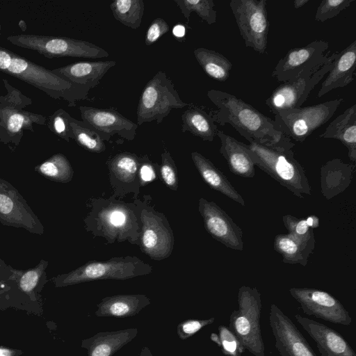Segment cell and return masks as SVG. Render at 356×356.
<instances>
[{"label":"cell","instance_id":"4316f807","mask_svg":"<svg viewBox=\"0 0 356 356\" xmlns=\"http://www.w3.org/2000/svg\"><path fill=\"white\" fill-rule=\"evenodd\" d=\"M191 158L202 178L211 188L245 206V200L241 195L209 159L197 152H192Z\"/></svg>","mask_w":356,"mask_h":356},{"label":"cell","instance_id":"484cf974","mask_svg":"<svg viewBox=\"0 0 356 356\" xmlns=\"http://www.w3.org/2000/svg\"><path fill=\"white\" fill-rule=\"evenodd\" d=\"M137 334V328L99 332L84 339L81 346L87 350L88 356H112Z\"/></svg>","mask_w":356,"mask_h":356},{"label":"cell","instance_id":"ab89813d","mask_svg":"<svg viewBox=\"0 0 356 356\" xmlns=\"http://www.w3.org/2000/svg\"><path fill=\"white\" fill-rule=\"evenodd\" d=\"M41 172L48 176L56 177L61 174L69 175L70 167L68 162L63 156H59L56 162L47 161L40 166Z\"/></svg>","mask_w":356,"mask_h":356},{"label":"cell","instance_id":"60d3db41","mask_svg":"<svg viewBox=\"0 0 356 356\" xmlns=\"http://www.w3.org/2000/svg\"><path fill=\"white\" fill-rule=\"evenodd\" d=\"M70 116L66 113L62 112L60 114L56 115L54 120V127L55 131L63 137L67 138L72 137V133L70 125Z\"/></svg>","mask_w":356,"mask_h":356},{"label":"cell","instance_id":"d4e9b609","mask_svg":"<svg viewBox=\"0 0 356 356\" xmlns=\"http://www.w3.org/2000/svg\"><path fill=\"white\" fill-rule=\"evenodd\" d=\"M151 303L143 294L116 295L103 298L97 305L98 317H131L138 314Z\"/></svg>","mask_w":356,"mask_h":356},{"label":"cell","instance_id":"9a60e30c","mask_svg":"<svg viewBox=\"0 0 356 356\" xmlns=\"http://www.w3.org/2000/svg\"><path fill=\"white\" fill-rule=\"evenodd\" d=\"M198 211L206 231L212 238L227 248L243 250L241 228L216 203L201 197L198 202Z\"/></svg>","mask_w":356,"mask_h":356},{"label":"cell","instance_id":"f35d334b","mask_svg":"<svg viewBox=\"0 0 356 356\" xmlns=\"http://www.w3.org/2000/svg\"><path fill=\"white\" fill-rule=\"evenodd\" d=\"M170 31V26L168 23L161 17L154 19L149 26L146 35L145 42L149 46L156 42L161 36Z\"/></svg>","mask_w":356,"mask_h":356},{"label":"cell","instance_id":"d590c367","mask_svg":"<svg viewBox=\"0 0 356 356\" xmlns=\"http://www.w3.org/2000/svg\"><path fill=\"white\" fill-rule=\"evenodd\" d=\"M282 220L288 234L304 241L315 239L314 231L309 227L306 218H298L286 214L283 216Z\"/></svg>","mask_w":356,"mask_h":356},{"label":"cell","instance_id":"30bf717a","mask_svg":"<svg viewBox=\"0 0 356 356\" xmlns=\"http://www.w3.org/2000/svg\"><path fill=\"white\" fill-rule=\"evenodd\" d=\"M152 267L136 257H114L106 261H92L76 269L63 281L66 284L99 280H124L146 275Z\"/></svg>","mask_w":356,"mask_h":356},{"label":"cell","instance_id":"4fadbf2b","mask_svg":"<svg viewBox=\"0 0 356 356\" xmlns=\"http://www.w3.org/2000/svg\"><path fill=\"white\" fill-rule=\"evenodd\" d=\"M304 314L324 321L350 325L352 318L342 303L330 293L317 289L300 287L289 289Z\"/></svg>","mask_w":356,"mask_h":356},{"label":"cell","instance_id":"d6a6232c","mask_svg":"<svg viewBox=\"0 0 356 356\" xmlns=\"http://www.w3.org/2000/svg\"><path fill=\"white\" fill-rule=\"evenodd\" d=\"M180 12L189 22L191 14L195 12L208 24L216 22L217 12L214 9L215 3L213 0H175Z\"/></svg>","mask_w":356,"mask_h":356},{"label":"cell","instance_id":"681fc988","mask_svg":"<svg viewBox=\"0 0 356 356\" xmlns=\"http://www.w3.org/2000/svg\"><path fill=\"white\" fill-rule=\"evenodd\" d=\"M309 1V0H295L293 1V6L295 8L298 9L305 6Z\"/></svg>","mask_w":356,"mask_h":356},{"label":"cell","instance_id":"e575fe53","mask_svg":"<svg viewBox=\"0 0 356 356\" xmlns=\"http://www.w3.org/2000/svg\"><path fill=\"white\" fill-rule=\"evenodd\" d=\"M355 0H323L318 6L315 19L324 22L332 19L349 7Z\"/></svg>","mask_w":356,"mask_h":356},{"label":"cell","instance_id":"7a4b0ae2","mask_svg":"<svg viewBox=\"0 0 356 356\" xmlns=\"http://www.w3.org/2000/svg\"><path fill=\"white\" fill-rule=\"evenodd\" d=\"M254 163L294 195H312L305 170L295 158V144L284 136L280 143L267 146L254 142L247 145Z\"/></svg>","mask_w":356,"mask_h":356},{"label":"cell","instance_id":"44dd1931","mask_svg":"<svg viewBox=\"0 0 356 356\" xmlns=\"http://www.w3.org/2000/svg\"><path fill=\"white\" fill-rule=\"evenodd\" d=\"M220 141L219 152L227 161L229 170L234 175L252 178L255 175L254 163L247 144L218 130Z\"/></svg>","mask_w":356,"mask_h":356},{"label":"cell","instance_id":"c3c4849f","mask_svg":"<svg viewBox=\"0 0 356 356\" xmlns=\"http://www.w3.org/2000/svg\"><path fill=\"white\" fill-rule=\"evenodd\" d=\"M307 222L311 229L317 228L319 226V219L315 215H311L306 218Z\"/></svg>","mask_w":356,"mask_h":356},{"label":"cell","instance_id":"ba28073f","mask_svg":"<svg viewBox=\"0 0 356 356\" xmlns=\"http://www.w3.org/2000/svg\"><path fill=\"white\" fill-rule=\"evenodd\" d=\"M11 58V64L6 70L7 73L42 89L51 90L55 97H63L72 104L75 101L87 98L90 90L89 87L68 81L54 72L47 71L12 54Z\"/></svg>","mask_w":356,"mask_h":356},{"label":"cell","instance_id":"5bb4252c","mask_svg":"<svg viewBox=\"0 0 356 356\" xmlns=\"http://www.w3.org/2000/svg\"><path fill=\"white\" fill-rule=\"evenodd\" d=\"M269 324L280 356H317L291 319L275 304L270 307Z\"/></svg>","mask_w":356,"mask_h":356},{"label":"cell","instance_id":"74e56055","mask_svg":"<svg viewBox=\"0 0 356 356\" xmlns=\"http://www.w3.org/2000/svg\"><path fill=\"white\" fill-rule=\"evenodd\" d=\"M214 321V317L207 319H189L184 321L178 325L177 329V334L181 339L185 340L195 334L204 327L213 323Z\"/></svg>","mask_w":356,"mask_h":356},{"label":"cell","instance_id":"4dcf8cb0","mask_svg":"<svg viewBox=\"0 0 356 356\" xmlns=\"http://www.w3.org/2000/svg\"><path fill=\"white\" fill-rule=\"evenodd\" d=\"M110 8L114 18L123 25L133 29L140 27L145 9L143 0H115Z\"/></svg>","mask_w":356,"mask_h":356},{"label":"cell","instance_id":"2e32d148","mask_svg":"<svg viewBox=\"0 0 356 356\" xmlns=\"http://www.w3.org/2000/svg\"><path fill=\"white\" fill-rule=\"evenodd\" d=\"M329 43L323 40H316L305 46L289 49L280 58L271 76L279 82H286L298 76L305 69L321 63L330 54H324Z\"/></svg>","mask_w":356,"mask_h":356},{"label":"cell","instance_id":"816d5d0a","mask_svg":"<svg viewBox=\"0 0 356 356\" xmlns=\"http://www.w3.org/2000/svg\"><path fill=\"white\" fill-rule=\"evenodd\" d=\"M140 356H153L152 354L151 353L149 349L145 346L141 352H140Z\"/></svg>","mask_w":356,"mask_h":356},{"label":"cell","instance_id":"9c48e42d","mask_svg":"<svg viewBox=\"0 0 356 356\" xmlns=\"http://www.w3.org/2000/svg\"><path fill=\"white\" fill-rule=\"evenodd\" d=\"M266 0H232L229 7L245 47L266 52L270 23Z\"/></svg>","mask_w":356,"mask_h":356},{"label":"cell","instance_id":"52a82bcc","mask_svg":"<svg viewBox=\"0 0 356 356\" xmlns=\"http://www.w3.org/2000/svg\"><path fill=\"white\" fill-rule=\"evenodd\" d=\"M184 102L166 73L157 72L145 86L136 110L138 126L156 121L161 124L172 109L182 108Z\"/></svg>","mask_w":356,"mask_h":356},{"label":"cell","instance_id":"8fae6325","mask_svg":"<svg viewBox=\"0 0 356 356\" xmlns=\"http://www.w3.org/2000/svg\"><path fill=\"white\" fill-rule=\"evenodd\" d=\"M140 222L139 245L152 259L168 257L173 250L175 238L172 230L164 214L148 205L136 204Z\"/></svg>","mask_w":356,"mask_h":356},{"label":"cell","instance_id":"7dc6e473","mask_svg":"<svg viewBox=\"0 0 356 356\" xmlns=\"http://www.w3.org/2000/svg\"><path fill=\"white\" fill-rule=\"evenodd\" d=\"M172 34L178 39L182 38L186 34V27L182 24H177L172 29Z\"/></svg>","mask_w":356,"mask_h":356},{"label":"cell","instance_id":"8d00e7d4","mask_svg":"<svg viewBox=\"0 0 356 356\" xmlns=\"http://www.w3.org/2000/svg\"><path fill=\"white\" fill-rule=\"evenodd\" d=\"M160 174L165 185L173 191L178 186L177 170L175 163L167 150L161 154Z\"/></svg>","mask_w":356,"mask_h":356},{"label":"cell","instance_id":"3957f363","mask_svg":"<svg viewBox=\"0 0 356 356\" xmlns=\"http://www.w3.org/2000/svg\"><path fill=\"white\" fill-rule=\"evenodd\" d=\"M91 205L87 224L95 236L104 237L108 243H139L141 226L136 204L100 198L92 199Z\"/></svg>","mask_w":356,"mask_h":356},{"label":"cell","instance_id":"7402d4cb","mask_svg":"<svg viewBox=\"0 0 356 356\" xmlns=\"http://www.w3.org/2000/svg\"><path fill=\"white\" fill-rule=\"evenodd\" d=\"M115 65V60L78 62L54 70L52 72L68 81L92 89Z\"/></svg>","mask_w":356,"mask_h":356},{"label":"cell","instance_id":"277c9868","mask_svg":"<svg viewBox=\"0 0 356 356\" xmlns=\"http://www.w3.org/2000/svg\"><path fill=\"white\" fill-rule=\"evenodd\" d=\"M238 309L229 319V329L244 349L254 356H265L261 327V295L256 287L242 286L238 292Z\"/></svg>","mask_w":356,"mask_h":356},{"label":"cell","instance_id":"ffe728a7","mask_svg":"<svg viewBox=\"0 0 356 356\" xmlns=\"http://www.w3.org/2000/svg\"><path fill=\"white\" fill-rule=\"evenodd\" d=\"M355 63L356 40H354L338 53L327 77L321 83L317 97H321L332 90L352 83L355 79Z\"/></svg>","mask_w":356,"mask_h":356},{"label":"cell","instance_id":"ac0fdd59","mask_svg":"<svg viewBox=\"0 0 356 356\" xmlns=\"http://www.w3.org/2000/svg\"><path fill=\"white\" fill-rule=\"evenodd\" d=\"M295 318L314 341L321 356H356L346 339L334 329L299 314Z\"/></svg>","mask_w":356,"mask_h":356},{"label":"cell","instance_id":"7bdbcfd3","mask_svg":"<svg viewBox=\"0 0 356 356\" xmlns=\"http://www.w3.org/2000/svg\"><path fill=\"white\" fill-rule=\"evenodd\" d=\"M38 281V274L34 270L26 273L21 278L20 287L26 291L29 292L34 289Z\"/></svg>","mask_w":356,"mask_h":356},{"label":"cell","instance_id":"5b68a950","mask_svg":"<svg viewBox=\"0 0 356 356\" xmlns=\"http://www.w3.org/2000/svg\"><path fill=\"white\" fill-rule=\"evenodd\" d=\"M343 102V99L339 98L280 111L275 114L274 127L291 140L302 143L334 115Z\"/></svg>","mask_w":356,"mask_h":356},{"label":"cell","instance_id":"bcb514c9","mask_svg":"<svg viewBox=\"0 0 356 356\" xmlns=\"http://www.w3.org/2000/svg\"><path fill=\"white\" fill-rule=\"evenodd\" d=\"M11 53L0 48V70L6 71L11 64Z\"/></svg>","mask_w":356,"mask_h":356},{"label":"cell","instance_id":"b9f144b4","mask_svg":"<svg viewBox=\"0 0 356 356\" xmlns=\"http://www.w3.org/2000/svg\"><path fill=\"white\" fill-rule=\"evenodd\" d=\"M139 176L142 186L149 181H152L155 178L156 175L154 165L146 156L140 158Z\"/></svg>","mask_w":356,"mask_h":356},{"label":"cell","instance_id":"8992f818","mask_svg":"<svg viewBox=\"0 0 356 356\" xmlns=\"http://www.w3.org/2000/svg\"><path fill=\"white\" fill-rule=\"evenodd\" d=\"M338 53L329 54L319 64L305 69L296 78L277 86L266 100L270 111L275 115L302 107L310 92L329 72Z\"/></svg>","mask_w":356,"mask_h":356},{"label":"cell","instance_id":"6da1fadb","mask_svg":"<svg viewBox=\"0 0 356 356\" xmlns=\"http://www.w3.org/2000/svg\"><path fill=\"white\" fill-rule=\"evenodd\" d=\"M207 96L218 108L211 113L214 121L222 126L230 124L249 143L272 146L284 136L275 129L273 120L235 95L211 89Z\"/></svg>","mask_w":356,"mask_h":356},{"label":"cell","instance_id":"d6986e66","mask_svg":"<svg viewBox=\"0 0 356 356\" xmlns=\"http://www.w3.org/2000/svg\"><path fill=\"white\" fill-rule=\"evenodd\" d=\"M107 165L115 197L132 191L136 194L138 193L139 187L142 186L139 176L140 157L135 154L122 152L108 161Z\"/></svg>","mask_w":356,"mask_h":356},{"label":"cell","instance_id":"1f68e13d","mask_svg":"<svg viewBox=\"0 0 356 356\" xmlns=\"http://www.w3.org/2000/svg\"><path fill=\"white\" fill-rule=\"evenodd\" d=\"M70 125L73 138L86 149L95 153H100L106 149L104 140L88 124L70 117Z\"/></svg>","mask_w":356,"mask_h":356},{"label":"cell","instance_id":"f1b7e54d","mask_svg":"<svg viewBox=\"0 0 356 356\" xmlns=\"http://www.w3.org/2000/svg\"><path fill=\"white\" fill-rule=\"evenodd\" d=\"M181 131L190 132L204 141L211 142L218 127L211 114L197 106H190L181 115Z\"/></svg>","mask_w":356,"mask_h":356},{"label":"cell","instance_id":"836d02e7","mask_svg":"<svg viewBox=\"0 0 356 356\" xmlns=\"http://www.w3.org/2000/svg\"><path fill=\"white\" fill-rule=\"evenodd\" d=\"M211 339L216 342L226 356H241L245 349L235 334L225 325L218 327V334L212 333Z\"/></svg>","mask_w":356,"mask_h":356},{"label":"cell","instance_id":"603a6c76","mask_svg":"<svg viewBox=\"0 0 356 356\" xmlns=\"http://www.w3.org/2000/svg\"><path fill=\"white\" fill-rule=\"evenodd\" d=\"M355 168V164L344 163L340 159L330 160L321 166V193L326 200L341 193L350 186Z\"/></svg>","mask_w":356,"mask_h":356},{"label":"cell","instance_id":"cb8c5ba5","mask_svg":"<svg viewBox=\"0 0 356 356\" xmlns=\"http://www.w3.org/2000/svg\"><path fill=\"white\" fill-rule=\"evenodd\" d=\"M318 137L339 140L347 148L350 161L356 162V104L338 115Z\"/></svg>","mask_w":356,"mask_h":356},{"label":"cell","instance_id":"7c38bea8","mask_svg":"<svg viewBox=\"0 0 356 356\" xmlns=\"http://www.w3.org/2000/svg\"><path fill=\"white\" fill-rule=\"evenodd\" d=\"M8 40L16 45L37 51L49 58L69 56L97 59L109 56L105 49L95 44L74 38L23 35Z\"/></svg>","mask_w":356,"mask_h":356},{"label":"cell","instance_id":"f6af8a7d","mask_svg":"<svg viewBox=\"0 0 356 356\" xmlns=\"http://www.w3.org/2000/svg\"><path fill=\"white\" fill-rule=\"evenodd\" d=\"M13 207V201L8 196L0 194V212L3 214L9 213Z\"/></svg>","mask_w":356,"mask_h":356},{"label":"cell","instance_id":"f546056e","mask_svg":"<svg viewBox=\"0 0 356 356\" xmlns=\"http://www.w3.org/2000/svg\"><path fill=\"white\" fill-rule=\"evenodd\" d=\"M197 63L211 79L225 82L229 77L232 64L225 56L212 49L199 47L193 51Z\"/></svg>","mask_w":356,"mask_h":356},{"label":"cell","instance_id":"83f0119b","mask_svg":"<svg viewBox=\"0 0 356 356\" xmlns=\"http://www.w3.org/2000/svg\"><path fill=\"white\" fill-rule=\"evenodd\" d=\"M314 246L315 239L304 241L289 234L276 235L273 242V248L282 256L284 263L302 266H306Z\"/></svg>","mask_w":356,"mask_h":356},{"label":"cell","instance_id":"e0dca14e","mask_svg":"<svg viewBox=\"0 0 356 356\" xmlns=\"http://www.w3.org/2000/svg\"><path fill=\"white\" fill-rule=\"evenodd\" d=\"M82 121L90 126L104 140L118 135L132 140L136 136L138 124L113 109H102L82 106L79 108Z\"/></svg>","mask_w":356,"mask_h":356},{"label":"cell","instance_id":"ee69618b","mask_svg":"<svg viewBox=\"0 0 356 356\" xmlns=\"http://www.w3.org/2000/svg\"><path fill=\"white\" fill-rule=\"evenodd\" d=\"M24 122V115L19 113H14L8 119V129L13 132H17L22 127Z\"/></svg>","mask_w":356,"mask_h":356},{"label":"cell","instance_id":"f907efd6","mask_svg":"<svg viewBox=\"0 0 356 356\" xmlns=\"http://www.w3.org/2000/svg\"><path fill=\"white\" fill-rule=\"evenodd\" d=\"M13 352L8 349L0 348V356H12Z\"/></svg>","mask_w":356,"mask_h":356}]
</instances>
